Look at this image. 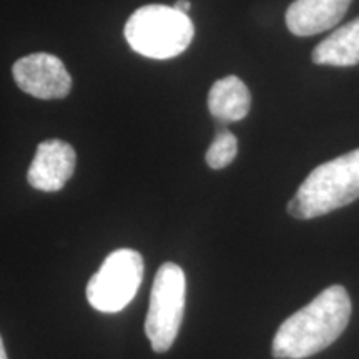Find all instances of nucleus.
<instances>
[{
    "mask_svg": "<svg viewBox=\"0 0 359 359\" xmlns=\"http://www.w3.org/2000/svg\"><path fill=\"white\" fill-rule=\"evenodd\" d=\"M238 138L228 130L218 132L206 151V163L212 170H223L236 158Z\"/></svg>",
    "mask_w": 359,
    "mask_h": 359,
    "instance_id": "11",
    "label": "nucleus"
},
{
    "mask_svg": "<svg viewBox=\"0 0 359 359\" xmlns=\"http://www.w3.org/2000/svg\"><path fill=\"white\" fill-rule=\"evenodd\" d=\"M143 258L138 251L115 250L105 258L87 285V299L97 311L118 313L132 303L143 280Z\"/></svg>",
    "mask_w": 359,
    "mask_h": 359,
    "instance_id": "5",
    "label": "nucleus"
},
{
    "mask_svg": "<svg viewBox=\"0 0 359 359\" xmlns=\"http://www.w3.org/2000/svg\"><path fill=\"white\" fill-rule=\"evenodd\" d=\"M351 318V299L343 286H330L278 327L271 344L276 359L314 356L343 334Z\"/></svg>",
    "mask_w": 359,
    "mask_h": 359,
    "instance_id": "1",
    "label": "nucleus"
},
{
    "mask_svg": "<svg viewBox=\"0 0 359 359\" xmlns=\"http://www.w3.org/2000/svg\"><path fill=\"white\" fill-rule=\"evenodd\" d=\"M173 8H177V11L182 12V13H188V12H190V8H191V4L188 2V0H177Z\"/></svg>",
    "mask_w": 359,
    "mask_h": 359,
    "instance_id": "12",
    "label": "nucleus"
},
{
    "mask_svg": "<svg viewBox=\"0 0 359 359\" xmlns=\"http://www.w3.org/2000/svg\"><path fill=\"white\" fill-rule=\"evenodd\" d=\"M208 109L223 123L243 120L250 114L251 93L241 79L228 75L217 80L208 93Z\"/></svg>",
    "mask_w": 359,
    "mask_h": 359,
    "instance_id": "9",
    "label": "nucleus"
},
{
    "mask_svg": "<svg viewBox=\"0 0 359 359\" xmlns=\"http://www.w3.org/2000/svg\"><path fill=\"white\" fill-rule=\"evenodd\" d=\"M311 60L316 65L353 67L359 64V17L339 27L336 32L316 45Z\"/></svg>",
    "mask_w": 359,
    "mask_h": 359,
    "instance_id": "10",
    "label": "nucleus"
},
{
    "mask_svg": "<svg viewBox=\"0 0 359 359\" xmlns=\"http://www.w3.org/2000/svg\"><path fill=\"white\" fill-rule=\"evenodd\" d=\"M359 198V148L314 168L290 200L288 213L311 219Z\"/></svg>",
    "mask_w": 359,
    "mask_h": 359,
    "instance_id": "2",
    "label": "nucleus"
},
{
    "mask_svg": "<svg viewBox=\"0 0 359 359\" xmlns=\"http://www.w3.org/2000/svg\"><path fill=\"white\" fill-rule=\"evenodd\" d=\"M351 0H294L286 11V25L296 37H311L338 24Z\"/></svg>",
    "mask_w": 359,
    "mask_h": 359,
    "instance_id": "8",
    "label": "nucleus"
},
{
    "mask_svg": "<svg viewBox=\"0 0 359 359\" xmlns=\"http://www.w3.org/2000/svg\"><path fill=\"white\" fill-rule=\"evenodd\" d=\"M77 165V154L70 143L45 140L37 147L27 180L40 191H58L72 178Z\"/></svg>",
    "mask_w": 359,
    "mask_h": 359,
    "instance_id": "7",
    "label": "nucleus"
},
{
    "mask_svg": "<svg viewBox=\"0 0 359 359\" xmlns=\"http://www.w3.org/2000/svg\"><path fill=\"white\" fill-rule=\"evenodd\" d=\"M187 302V278L175 263H163L155 275L145 333L155 353H167L177 339Z\"/></svg>",
    "mask_w": 359,
    "mask_h": 359,
    "instance_id": "4",
    "label": "nucleus"
},
{
    "mask_svg": "<svg viewBox=\"0 0 359 359\" xmlns=\"http://www.w3.org/2000/svg\"><path fill=\"white\" fill-rule=\"evenodd\" d=\"M195 27L188 13L168 6L140 7L125 25V39L135 52L143 57L167 60L190 47Z\"/></svg>",
    "mask_w": 359,
    "mask_h": 359,
    "instance_id": "3",
    "label": "nucleus"
},
{
    "mask_svg": "<svg viewBox=\"0 0 359 359\" xmlns=\"http://www.w3.org/2000/svg\"><path fill=\"white\" fill-rule=\"evenodd\" d=\"M13 79L25 93L40 100L65 98L72 88V77L64 62L52 53H30L12 67Z\"/></svg>",
    "mask_w": 359,
    "mask_h": 359,
    "instance_id": "6",
    "label": "nucleus"
},
{
    "mask_svg": "<svg viewBox=\"0 0 359 359\" xmlns=\"http://www.w3.org/2000/svg\"><path fill=\"white\" fill-rule=\"evenodd\" d=\"M0 359H8L7 358V353H6V346H4L2 336H0Z\"/></svg>",
    "mask_w": 359,
    "mask_h": 359,
    "instance_id": "13",
    "label": "nucleus"
}]
</instances>
